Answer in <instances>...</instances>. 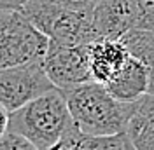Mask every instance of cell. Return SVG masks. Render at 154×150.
<instances>
[{
  "label": "cell",
  "mask_w": 154,
  "mask_h": 150,
  "mask_svg": "<svg viewBox=\"0 0 154 150\" xmlns=\"http://www.w3.org/2000/svg\"><path fill=\"white\" fill-rule=\"evenodd\" d=\"M67 98L72 121L86 134H126L137 103L114 98L103 84L89 80L70 89H60Z\"/></svg>",
  "instance_id": "obj_1"
},
{
  "label": "cell",
  "mask_w": 154,
  "mask_h": 150,
  "mask_svg": "<svg viewBox=\"0 0 154 150\" xmlns=\"http://www.w3.org/2000/svg\"><path fill=\"white\" fill-rule=\"evenodd\" d=\"M91 44L63 46L51 42L42 59L44 70L58 89H70L74 86L93 80L91 75Z\"/></svg>",
  "instance_id": "obj_6"
},
{
  "label": "cell",
  "mask_w": 154,
  "mask_h": 150,
  "mask_svg": "<svg viewBox=\"0 0 154 150\" xmlns=\"http://www.w3.org/2000/svg\"><path fill=\"white\" fill-rule=\"evenodd\" d=\"M54 87L42 61L0 68V105L9 112L25 106Z\"/></svg>",
  "instance_id": "obj_5"
},
{
  "label": "cell",
  "mask_w": 154,
  "mask_h": 150,
  "mask_svg": "<svg viewBox=\"0 0 154 150\" xmlns=\"http://www.w3.org/2000/svg\"><path fill=\"white\" fill-rule=\"evenodd\" d=\"M89 54L93 80L103 86L121 72L131 56L121 38H98L91 42Z\"/></svg>",
  "instance_id": "obj_8"
},
{
  "label": "cell",
  "mask_w": 154,
  "mask_h": 150,
  "mask_svg": "<svg viewBox=\"0 0 154 150\" xmlns=\"http://www.w3.org/2000/svg\"><path fill=\"white\" fill-rule=\"evenodd\" d=\"M28 0H0V9H21Z\"/></svg>",
  "instance_id": "obj_17"
},
{
  "label": "cell",
  "mask_w": 154,
  "mask_h": 150,
  "mask_svg": "<svg viewBox=\"0 0 154 150\" xmlns=\"http://www.w3.org/2000/svg\"><path fill=\"white\" fill-rule=\"evenodd\" d=\"M133 0H100L93 25L100 38H123L133 30Z\"/></svg>",
  "instance_id": "obj_7"
},
{
  "label": "cell",
  "mask_w": 154,
  "mask_h": 150,
  "mask_svg": "<svg viewBox=\"0 0 154 150\" xmlns=\"http://www.w3.org/2000/svg\"><path fill=\"white\" fill-rule=\"evenodd\" d=\"M21 10L51 42L81 46L100 38L93 25V16L89 14L67 9L49 0H28Z\"/></svg>",
  "instance_id": "obj_3"
},
{
  "label": "cell",
  "mask_w": 154,
  "mask_h": 150,
  "mask_svg": "<svg viewBox=\"0 0 154 150\" xmlns=\"http://www.w3.org/2000/svg\"><path fill=\"white\" fill-rule=\"evenodd\" d=\"M125 150H137V148H135V145L131 143V140L128 138V134H126V145H125Z\"/></svg>",
  "instance_id": "obj_18"
},
{
  "label": "cell",
  "mask_w": 154,
  "mask_h": 150,
  "mask_svg": "<svg viewBox=\"0 0 154 150\" xmlns=\"http://www.w3.org/2000/svg\"><path fill=\"white\" fill-rule=\"evenodd\" d=\"M121 40L130 54L138 58L149 68V94H154V32L130 30Z\"/></svg>",
  "instance_id": "obj_12"
},
{
  "label": "cell",
  "mask_w": 154,
  "mask_h": 150,
  "mask_svg": "<svg viewBox=\"0 0 154 150\" xmlns=\"http://www.w3.org/2000/svg\"><path fill=\"white\" fill-rule=\"evenodd\" d=\"M67 98L58 87L11 112L9 131L32 141L37 150H49L72 128Z\"/></svg>",
  "instance_id": "obj_2"
},
{
  "label": "cell",
  "mask_w": 154,
  "mask_h": 150,
  "mask_svg": "<svg viewBox=\"0 0 154 150\" xmlns=\"http://www.w3.org/2000/svg\"><path fill=\"white\" fill-rule=\"evenodd\" d=\"M133 30L154 32V0H137L135 2Z\"/></svg>",
  "instance_id": "obj_13"
},
{
  "label": "cell",
  "mask_w": 154,
  "mask_h": 150,
  "mask_svg": "<svg viewBox=\"0 0 154 150\" xmlns=\"http://www.w3.org/2000/svg\"><path fill=\"white\" fill-rule=\"evenodd\" d=\"M126 134L137 150H154V94L137 101Z\"/></svg>",
  "instance_id": "obj_10"
},
{
  "label": "cell",
  "mask_w": 154,
  "mask_h": 150,
  "mask_svg": "<svg viewBox=\"0 0 154 150\" xmlns=\"http://www.w3.org/2000/svg\"><path fill=\"white\" fill-rule=\"evenodd\" d=\"M105 87L117 100L126 103H137L149 94V68L138 58L130 56L121 72L112 80H109Z\"/></svg>",
  "instance_id": "obj_9"
},
{
  "label": "cell",
  "mask_w": 154,
  "mask_h": 150,
  "mask_svg": "<svg viewBox=\"0 0 154 150\" xmlns=\"http://www.w3.org/2000/svg\"><path fill=\"white\" fill-rule=\"evenodd\" d=\"M133 2H137V0H133Z\"/></svg>",
  "instance_id": "obj_19"
},
{
  "label": "cell",
  "mask_w": 154,
  "mask_h": 150,
  "mask_svg": "<svg viewBox=\"0 0 154 150\" xmlns=\"http://www.w3.org/2000/svg\"><path fill=\"white\" fill-rule=\"evenodd\" d=\"M49 2H54V4L63 5L67 9L79 10V12H84V14L93 16V12H95L100 0H49Z\"/></svg>",
  "instance_id": "obj_15"
},
{
  "label": "cell",
  "mask_w": 154,
  "mask_h": 150,
  "mask_svg": "<svg viewBox=\"0 0 154 150\" xmlns=\"http://www.w3.org/2000/svg\"><path fill=\"white\" fill-rule=\"evenodd\" d=\"M0 150H37V147L14 131H7L0 138Z\"/></svg>",
  "instance_id": "obj_14"
},
{
  "label": "cell",
  "mask_w": 154,
  "mask_h": 150,
  "mask_svg": "<svg viewBox=\"0 0 154 150\" xmlns=\"http://www.w3.org/2000/svg\"><path fill=\"white\" fill-rule=\"evenodd\" d=\"M49 44L21 9H0V68L42 61Z\"/></svg>",
  "instance_id": "obj_4"
},
{
  "label": "cell",
  "mask_w": 154,
  "mask_h": 150,
  "mask_svg": "<svg viewBox=\"0 0 154 150\" xmlns=\"http://www.w3.org/2000/svg\"><path fill=\"white\" fill-rule=\"evenodd\" d=\"M126 134L114 136H93L82 133L75 124L68 129L56 145L49 150H125Z\"/></svg>",
  "instance_id": "obj_11"
},
{
  "label": "cell",
  "mask_w": 154,
  "mask_h": 150,
  "mask_svg": "<svg viewBox=\"0 0 154 150\" xmlns=\"http://www.w3.org/2000/svg\"><path fill=\"white\" fill-rule=\"evenodd\" d=\"M9 121H11V112L5 110V108L0 105V138L9 131Z\"/></svg>",
  "instance_id": "obj_16"
}]
</instances>
